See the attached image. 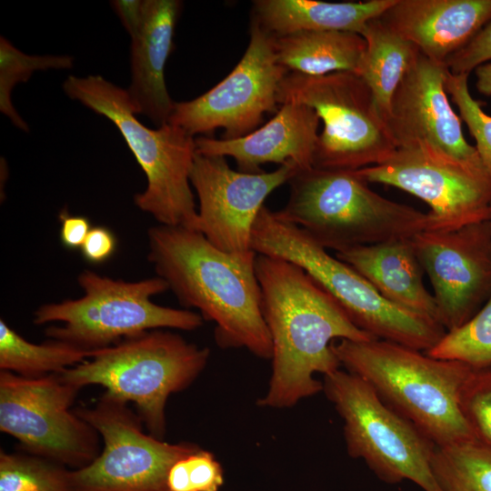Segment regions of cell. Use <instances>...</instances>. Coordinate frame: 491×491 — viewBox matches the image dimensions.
I'll list each match as a JSON object with an SVG mask.
<instances>
[{
    "label": "cell",
    "mask_w": 491,
    "mask_h": 491,
    "mask_svg": "<svg viewBox=\"0 0 491 491\" xmlns=\"http://www.w3.org/2000/svg\"><path fill=\"white\" fill-rule=\"evenodd\" d=\"M261 306L272 340V374L259 406L287 408L323 391L315 378L340 368L335 340L377 339L359 329L341 306L299 266L257 255Z\"/></svg>",
    "instance_id": "cell-1"
},
{
    "label": "cell",
    "mask_w": 491,
    "mask_h": 491,
    "mask_svg": "<svg viewBox=\"0 0 491 491\" xmlns=\"http://www.w3.org/2000/svg\"><path fill=\"white\" fill-rule=\"evenodd\" d=\"M147 259L179 303L215 324L221 348H246L271 359L272 340L261 306L257 254L228 253L200 232L157 225L148 229Z\"/></svg>",
    "instance_id": "cell-2"
},
{
    "label": "cell",
    "mask_w": 491,
    "mask_h": 491,
    "mask_svg": "<svg viewBox=\"0 0 491 491\" xmlns=\"http://www.w3.org/2000/svg\"><path fill=\"white\" fill-rule=\"evenodd\" d=\"M332 348L341 366L366 381L436 446L476 438L460 408L461 391L475 368L381 339H342Z\"/></svg>",
    "instance_id": "cell-3"
},
{
    "label": "cell",
    "mask_w": 491,
    "mask_h": 491,
    "mask_svg": "<svg viewBox=\"0 0 491 491\" xmlns=\"http://www.w3.org/2000/svg\"><path fill=\"white\" fill-rule=\"evenodd\" d=\"M289 197L276 215L297 225L324 248L336 252L428 230V213L387 199L355 171L297 168Z\"/></svg>",
    "instance_id": "cell-4"
},
{
    "label": "cell",
    "mask_w": 491,
    "mask_h": 491,
    "mask_svg": "<svg viewBox=\"0 0 491 491\" xmlns=\"http://www.w3.org/2000/svg\"><path fill=\"white\" fill-rule=\"evenodd\" d=\"M62 86L69 98L108 118L123 135L147 182L134 195L135 205L159 225L195 230L197 208L190 183L194 136L170 123L145 126L136 118L126 90L101 75H69Z\"/></svg>",
    "instance_id": "cell-5"
},
{
    "label": "cell",
    "mask_w": 491,
    "mask_h": 491,
    "mask_svg": "<svg viewBox=\"0 0 491 491\" xmlns=\"http://www.w3.org/2000/svg\"><path fill=\"white\" fill-rule=\"evenodd\" d=\"M251 248L299 266L359 329L377 339L426 352L446 332L438 322L387 301L352 266L265 205L253 225Z\"/></svg>",
    "instance_id": "cell-6"
},
{
    "label": "cell",
    "mask_w": 491,
    "mask_h": 491,
    "mask_svg": "<svg viewBox=\"0 0 491 491\" xmlns=\"http://www.w3.org/2000/svg\"><path fill=\"white\" fill-rule=\"evenodd\" d=\"M210 349L163 329L146 331L95 350L84 362L60 373L81 389L97 385L135 406L150 435L164 439L170 395L186 389L208 363Z\"/></svg>",
    "instance_id": "cell-7"
},
{
    "label": "cell",
    "mask_w": 491,
    "mask_h": 491,
    "mask_svg": "<svg viewBox=\"0 0 491 491\" xmlns=\"http://www.w3.org/2000/svg\"><path fill=\"white\" fill-rule=\"evenodd\" d=\"M81 297L40 306L33 315L37 326L60 323L46 337L93 352L146 331L172 328L193 331L203 325L200 314L155 304L152 297L169 290L159 276L125 281L84 270L77 276Z\"/></svg>",
    "instance_id": "cell-8"
},
{
    "label": "cell",
    "mask_w": 491,
    "mask_h": 491,
    "mask_svg": "<svg viewBox=\"0 0 491 491\" xmlns=\"http://www.w3.org/2000/svg\"><path fill=\"white\" fill-rule=\"evenodd\" d=\"M277 102L306 105L323 121L314 153L316 168L356 171L380 164L397 148L372 91L356 73H287Z\"/></svg>",
    "instance_id": "cell-9"
},
{
    "label": "cell",
    "mask_w": 491,
    "mask_h": 491,
    "mask_svg": "<svg viewBox=\"0 0 491 491\" xmlns=\"http://www.w3.org/2000/svg\"><path fill=\"white\" fill-rule=\"evenodd\" d=\"M323 392L344 422L348 455L383 482L409 480L442 491L433 472L436 445L388 406L363 378L340 368L324 376Z\"/></svg>",
    "instance_id": "cell-10"
},
{
    "label": "cell",
    "mask_w": 491,
    "mask_h": 491,
    "mask_svg": "<svg viewBox=\"0 0 491 491\" xmlns=\"http://www.w3.org/2000/svg\"><path fill=\"white\" fill-rule=\"evenodd\" d=\"M79 389L59 374L25 377L0 370V430L15 437L27 454L71 469L100 454L96 430L71 406Z\"/></svg>",
    "instance_id": "cell-11"
},
{
    "label": "cell",
    "mask_w": 491,
    "mask_h": 491,
    "mask_svg": "<svg viewBox=\"0 0 491 491\" xmlns=\"http://www.w3.org/2000/svg\"><path fill=\"white\" fill-rule=\"evenodd\" d=\"M127 404L105 392L93 406L74 408L103 443L92 463L70 470L75 491H168L172 466L200 448L145 433L142 419Z\"/></svg>",
    "instance_id": "cell-12"
},
{
    "label": "cell",
    "mask_w": 491,
    "mask_h": 491,
    "mask_svg": "<svg viewBox=\"0 0 491 491\" xmlns=\"http://www.w3.org/2000/svg\"><path fill=\"white\" fill-rule=\"evenodd\" d=\"M367 183L404 190L430 208L428 230L446 231L491 219V173L426 144L400 146L378 165L355 171Z\"/></svg>",
    "instance_id": "cell-13"
},
{
    "label": "cell",
    "mask_w": 491,
    "mask_h": 491,
    "mask_svg": "<svg viewBox=\"0 0 491 491\" xmlns=\"http://www.w3.org/2000/svg\"><path fill=\"white\" fill-rule=\"evenodd\" d=\"M288 72L276 62L271 36L250 25L247 48L233 70L198 97L175 104L169 122L190 135L224 129L221 139L249 135L266 113H276L277 94Z\"/></svg>",
    "instance_id": "cell-14"
},
{
    "label": "cell",
    "mask_w": 491,
    "mask_h": 491,
    "mask_svg": "<svg viewBox=\"0 0 491 491\" xmlns=\"http://www.w3.org/2000/svg\"><path fill=\"white\" fill-rule=\"evenodd\" d=\"M446 331L470 319L491 296V219L411 237Z\"/></svg>",
    "instance_id": "cell-15"
},
{
    "label": "cell",
    "mask_w": 491,
    "mask_h": 491,
    "mask_svg": "<svg viewBox=\"0 0 491 491\" xmlns=\"http://www.w3.org/2000/svg\"><path fill=\"white\" fill-rule=\"evenodd\" d=\"M297 168L288 162L271 172L246 173L232 169L225 157L196 153L190 173L199 202L195 230L225 252L252 250L253 225L265 200Z\"/></svg>",
    "instance_id": "cell-16"
},
{
    "label": "cell",
    "mask_w": 491,
    "mask_h": 491,
    "mask_svg": "<svg viewBox=\"0 0 491 491\" xmlns=\"http://www.w3.org/2000/svg\"><path fill=\"white\" fill-rule=\"evenodd\" d=\"M448 68L420 52L392 98L387 124L397 147L426 144L466 165L486 168L461 129L446 90Z\"/></svg>",
    "instance_id": "cell-17"
},
{
    "label": "cell",
    "mask_w": 491,
    "mask_h": 491,
    "mask_svg": "<svg viewBox=\"0 0 491 491\" xmlns=\"http://www.w3.org/2000/svg\"><path fill=\"white\" fill-rule=\"evenodd\" d=\"M320 118L303 104L286 102L265 125L235 139L195 138L196 153L231 156L239 171L259 173L266 163L294 162L299 169L313 166Z\"/></svg>",
    "instance_id": "cell-18"
},
{
    "label": "cell",
    "mask_w": 491,
    "mask_h": 491,
    "mask_svg": "<svg viewBox=\"0 0 491 491\" xmlns=\"http://www.w3.org/2000/svg\"><path fill=\"white\" fill-rule=\"evenodd\" d=\"M379 18L430 60H447L491 19V0H395Z\"/></svg>",
    "instance_id": "cell-19"
},
{
    "label": "cell",
    "mask_w": 491,
    "mask_h": 491,
    "mask_svg": "<svg viewBox=\"0 0 491 491\" xmlns=\"http://www.w3.org/2000/svg\"><path fill=\"white\" fill-rule=\"evenodd\" d=\"M183 4L178 0H145L144 17L131 37V83L126 93L135 115L156 126L169 122L175 102L165 80L167 59Z\"/></svg>",
    "instance_id": "cell-20"
},
{
    "label": "cell",
    "mask_w": 491,
    "mask_h": 491,
    "mask_svg": "<svg viewBox=\"0 0 491 491\" xmlns=\"http://www.w3.org/2000/svg\"><path fill=\"white\" fill-rule=\"evenodd\" d=\"M336 257L352 266L390 303L439 323L411 238L352 247L336 252Z\"/></svg>",
    "instance_id": "cell-21"
},
{
    "label": "cell",
    "mask_w": 491,
    "mask_h": 491,
    "mask_svg": "<svg viewBox=\"0 0 491 491\" xmlns=\"http://www.w3.org/2000/svg\"><path fill=\"white\" fill-rule=\"evenodd\" d=\"M394 2L256 0L253 2L251 22L271 36L303 30L348 31L360 35L367 22L379 17Z\"/></svg>",
    "instance_id": "cell-22"
},
{
    "label": "cell",
    "mask_w": 491,
    "mask_h": 491,
    "mask_svg": "<svg viewBox=\"0 0 491 491\" xmlns=\"http://www.w3.org/2000/svg\"><path fill=\"white\" fill-rule=\"evenodd\" d=\"M271 41L278 65L305 75L358 74L366 48L361 35L336 30H303L271 36Z\"/></svg>",
    "instance_id": "cell-23"
},
{
    "label": "cell",
    "mask_w": 491,
    "mask_h": 491,
    "mask_svg": "<svg viewBox=\"0 0 491 491\" xmlns=\"http://www.w3.org/2000/svg\"><path fill=\"white\" fill-rule=\"evenodd\" d=\"M360 35L366 48L357 75L387 122L395 92L419 51L379 17L367 22Z\"/></svg>",
    "instance_id": "cell-24"
},
{
    "label": "cell",
    "mask_w": 491,
    "mask_h": 491,
    "mask_svg": "<svg viewBox=\"0 0 491 491\" xmlns=\"http://www.w3.org/2000/svg\"><path fill=\"white\" fill-rule=\"evenodd\" d=\"M91 354L90 351L58 340L31 343L3 318L0 320V370L25 377H40L60 374L88 359Z\"/></svg>",
    "instance_id": "cell-25"
},
{
    "label": "cell",
    "mask_w": 491,
    "mask_h": 491,
    "mask_svg": "<svg viewBox=\"0 0 491 491\" xmlns=\"http://www.w3.org/2000/svg\"><path fill=\"white\" fill-rule=\"evenodd\" d=\"M432 468L442 491H491V445L473 438L436 446Z\"/></svg>",
    "instance_id": "cell-26"
},
{
    "label": "cell",
    "mask_w": 491,
    "mask_h": 491,
    "mask_svg": "<svg viewBox=\"0 0 491 491\" xmlns=\"http://www.w3.org/2000/svg\"><path fill=\"white\" fill-rule=\"evenodd\" d=\"M428 356L457 361L475 369L491 366V296L466 323L446 331Z\"/></svg>",
    "instance_id": "cell-27"
},
{
    "label": "cell",
    "mask_w": 491,
    "mask_h": 491,
    "mask_svg": "<svg viewBox=\"0 0 491 491\" xmlns=\"http://www.w3.org/2000/svg\"><path fill=\"white\" fill-rule=\"evenodd\" d=\"M74 58L68 55H27L16 48L5 36L0 37V111L12 124L28 132V125L20 116L12 103V91L20 83H25L36 71L66 70L73 67Z\"/></svg>",
    "instance_id": "cell-28"
},
{
    "label": "cell",
    "mask_w": 491,
    "mask_h": 491,
    "mask_svg": "<svg viewBox=\"0 0 491 491\" xmlns=\"http://www.w3.org/2000/svg\"><path fill=\"white\" fill-rule=\"evenodd\" d=\"M70 470L27 453L0 451V491H75Z\"/></svg>",
    "instance_id": "cell-29"
},
{
    "label": "cell",
    "mask_w": 491,
    "mask_h": 491,
    "mask_svg": "<svg viewBox=\"0 0 491 491\" xmlns=\"http://www.w3.org/2000/svg\"><path fill=\"white\" fill-rule=\"evenodd\" d=\"M223 484L221 464L201 448L176 461L167 475L168 491H219Z\"/></svg>",
    "instance_id": "cell-30"
},
{
    "label": "cell",
    "mask_w": 491,
    "mask_h": 491,
    "mask_svg": "<svg viewBox=\"0 0 491 491\" xmlns=\"http://www.w3.org/2000/svg\"><path fill=\"white\" fill-rule=\"evenodd\" d=\"M468 75H453L449 71L446 90L457 105L460 116L476 142L475 146L484 165L491 173V116L486 115L478 101L470 95Z\"/></svg>",
    "instance_id": "cell-31"
},
{
    "label": "cell",
    "mask_w": 491,
    "mask_h": 491,
    "mask_svg": "<svg viewBox=\"0 0 491 491\" xmlns=\"http://www.w3.org/2000/svg\"><path fill=\"white\" fill-rule=\"evenodd\" d=\"M460 408L476 438L491 445V366L473 369L461 391Z\"/></svg>",
    "instance_id": "cell-32"
},
{
    "label": "cell",
    "mask_w": 491,
    "mask_h": 491,
    "mask_svg": "<svg viewBox=\"0 0 491 491\" xmlns=\"http://www.w3.org/2000/svg\"><path fill=\"white\" fill-rule=\"evenodd\" d=\"M491 60V19L446 62L453 75H468Z\"/></svg>",
    "instance_id": "cell-33"
},
{
    "label": "cell",
    "mask_w": 491,
    "mask_h": 491,
    "mask_svg": "<svg viewBox=\"0 0 491 491\" xmlns=\"http://www.w3.org/2000/svg\"><path fill=\"white\" fill-rule=\"evenodd\" d=\"M117 239L114 232L106 226H94L89 231L80 250L83 258L93 265L109 260L116 251Z\"/></svg>",
    "instance_id": "cell-34"
},
{
    "label": "cell",
    "mask_w": 491,
    "mask_h": 491,
    "mask_svg": "<svg viewBox=\"0 0 491 491\" xmlns=\"http://www.w3.org/2000/svg\"><path fill=\"white\" fill-rule=\"evenodd\" d=\"M58 218L61 244L67 249H80L92 228L90 220L85 215H72L66 209L61 210Z\"/></svg>",
    "instance_id": "cell-35"
},
{
    "label": "cell",
    "mask_w": 491,
    "mask_h": 491,
    "mask_svg": "<svg viewBox=\"0 0 491 491\" xmlns=\"http://www.w3.org/2000/svg\"><path fill=\"white\" fill-rule=\"evenodd\" d=\"M110 3L130 37L135 35L143 21L145 0H114Z\"/></svg>",
    "instance_id": "cell-36"
},
{
    "label": "cell",
    "mask_w": 491,
    "mask_h": 491,
    "mask_svg": "<svg viewBox=\"0 0 491 491\" xmlns=\"http://www.w3.org/2000/svg\"><path fill=\"white\" fill-rule=\"evenodd\" d=\"M477 91L485 95H491V63H486L475 69Z\"/></svg>",
    "instance_id": "cell-37"
}]
</instances>
